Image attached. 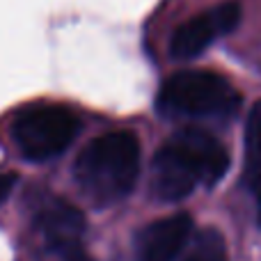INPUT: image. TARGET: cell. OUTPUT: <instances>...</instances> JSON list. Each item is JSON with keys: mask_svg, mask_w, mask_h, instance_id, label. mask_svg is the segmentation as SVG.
Masks as SVG:
<instances>
[{"mask_svg": "<svg viewBox=\"0 0 261 261\" xmlns=\"http://www.w3.org/2000/svg\"><path fill=\"white\" fill-rule=\"evenodd\" d=\"M78 133V119L67 106H28L12 124V138L18 151L30 161H48L62 153Z\"/></svg>", "mask_w": 261, "mask_h": 261, "instance_id": "3957f363", "label": "cell"}, {"mask_svg": "<svg viewBox=\"0 0 261 261\" xmlns=\"http://www.w3.org/2000/svg\"><path fill=\"white\" fill-rule=\"evenodd\" d=\"M202 181L197 163L190 158L181 144L174 140H167L156 151L151 163V190L161 202H179L188 197Z\"/></svg>", "mask_w": 261, "mask_h": 261, "instance_id": "8992f818", "label": "cell"}, {"mask_svg": "<svg viewBox=\"0 0 261 261\" xmlns=\"http://www.w3.org/2000/svg\"><path fill=\"white\" fill-rule=\"evenodd\" d=\"M35 225L44 243L60 261H92L83 245L85 216L71 202L50 197L35 211Z\"/></svg>", "mask_w": 261, "mask_h": 261, "instance_id": "277c9868", "label": "cell"}, {"mask_svg": "<svg viewBox=\"0 0 261 261\" xmlns=\"http://www.w3.org/2000/svg\"><path fill=\"white\" fill-rule=\"evenodd\" d=\"M193 234V218L174 213L144 225L135 236L138 261H174Z\"/></svg>", "mask_w": 261, "mask_h": 261, "instance_id": "52a82bcc", "label": "cell"}, {"mask_svg": "<svg viewBox=\"0 0 261 261\" xmlns=\"http://www.w3.org/2000/svg\"><path fill=\"white\" fill-rule=\"evenodd\" d=\"M241 94L225 76L206 69H184L163 81L158 110L170 117H229L239 110Z\"/></svg>", "mask_w": 261, "mask_h": 261, "instance_id": "7a4b0ae2", "label": "cell"}, {"mask_svg": "<svg viewBox=\"0 0 261 261\" xmlns=\"http://www.w3.org/2000/svg\"><path fill=\"white\" fill-rule=\"evenodd\" d=\"M243 179L250 195L254 197L261 218V101L252 106L245 124V167Z\"/></svg>", "mask_w": 261, "mask_h": 261, "instance_id": "9c48e42d", "label": "cell"}, {"mask_svg": "<svg viewBox=\"0 0 261 261\" xmlns=\"http://www.w3.org/2000/svg\"><path fill=\"white\" fill-rule=\"evenodd\" d=\"M16 172H9V170H0V204L9 197V193L14 190L16 186Z\"/></svg>", "mask_w": 261, "mask_h": 261, "instance_id": "8fae6325", "label": "cell"}, {"mask_svg": "<svg viewBox=\"0 0 261 261\" xmlns=\"http://www.w3.org/2000/svg\"><path fill=\"white\" fill-rule=\"evenodd\" d=\"M140 174V142L130 130H108L85 144L73 163V179L96 206L124 199Z\"/></svg>", "mask_w": 261, "mask_h": 261, "instance_id": "6da1fadb", "label": "cell"}, {"mask_svg": "<svg viewBox=\"0 0 261 261\" xmlns=\"http://www.w3.org/2000/svg\"><path fill=\"white\" fill-rule=\"evenodd\" d=\"M184 261H229L225 236L213 227L202 229L193 239Z\"/></svg>", "mask_w": 261, "mask_h": 261, "instance_id": "30bf717a", "label": "cell"}, {"mask_svg": "<svg viewBox=\"0 0 261 261\" xmlns=\"http://www.w3.org/2000/svg\"><path fill=\"white\" fill-rule=\"evenodd\" d=\"M172 138L197 161L204 176V184H216L229 170V153L218 142V138H213L208 130L197 126H186L176 130Z\"/></svg>", "mask_w": 261, "mask_h": 261, "instance_id": "ba28073f", "label": "cell"}, {"mask_svg": "<svg viewBox=\"0 0 261 261\" xmlns=\"http://www.w3.org/2000/svg\"><path fill=\"white\" fill-rule=\"evenodd\" d=\"M241 18V5L236 0H225L206 12L195 14L184 21L170 37V53L176 60H188L199 55L213 39L229 32Z\"/></svg>", "mask_w": 261, "mask_h": 261, "instance_id": "5b68a950", "label": "cell"}]
</instances>
